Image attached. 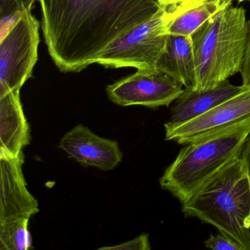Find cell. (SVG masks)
<instances>
[{
  "mask_svg": "<svg viewBox=\"0 0 250 250\" xmlns=\"http://www.w3.org/2000/svg\"><path fill=\"white\" fill-rule=\"evenodd\" d=\"M49 55L61 72L96 63L115 41L154 17L159 0H38Z\"/></svg>",
  "mask_w": 250,
  "mask_h": 250,
  "instance_id": "obj_1",
  "label": "cell"
},
{
  "mask_svg": "<svg viewBox=\"0 0 250 250\" xmlns=\"http://www.w3.org/2000/svg\"><path fill=\"white\" fill-rule=\"evenodd\" d=\"M182 211L250 250V178L241 156L205 181Z\"/></svg>",
  "mask_w": 250,
  "mask_h": 250,
  "instance_id": "obj_2",
  "label": "cell"
},
{
  "mask_svg": "<svg viewBox=\"0 0 250 250\" xmlns=\"http://www.w3.org/2000/svg\"><path fill=\"white\" fill-rule=\"evenodd\" d=\"M248 21L241 7L220 11L191 36L195 74L193 88H213L240 72L247 46Z\"/></svg>",
  "mask_w": 250,
  "mask_h": 250,
  "instance_id": "obj_3",
  "label": "cell"
},
{
  "mask_svg": "<svg viewBox=\"0 0 250 250\" xmlns=\"http://www.w3.org/2000/svg\"><path fill=\"white\" fill-rule=\"evenodd\" d=\"M250 119L210 138L186 145L160 178L162 188L184 203L212 175L239 157Z\"/></svg>",
  "mask_w": 250,
  "mask_h": 250,
  "instance_id": "obj_4",
  "label": "cell"
},
{
  "mask_svg": "<svg viewBox=\"0 0 250 250\" xmlns=\"http://www.w3.org/2000/svg\"><path fill=\"white\" fill-rule=\"evenodd\" d=\"M175 17L162 8L146 22L109 45L96 63L106 68H134L157 71L165 50L169 27Z\"/></svg>",
  "mask_w": 250,
  "mask_h": 250,
  "instance_id": "obj_5",
  "label": "cell"
},
{
  "mask_svg": "<svg viewBox=\"0 0 250 250\" xmlns=\"http://www.w3.org/2000/svg\"><path fill=\"white\" fill-rule=\"evenodd\" d=\"M40 21L31 10L21 13L0 42V96L21 90L38 61Z\"/></svg>",
  "mask_w": 250,
  "mask_h": 250,
  "instance_id": "obj_6",
  "label": "cell"
},
{
  "mask_svg": "<svg viewBox=\"0 0 250 250\" xmlns=\"http://www.w3.org/2000/svg\"><path fill=\"white\" fill-rule=\"evenodd\" d=\"M184 85L159 71L137 70L106 87L109 100L119 106H143L156 109L173 103Z\"/></svg>",
  "mask_w": 250,
  "mask_h": 250,
  "instance_id": "obj_7",
  "label": "cell"
},
{
  "mask_svg": "<svg viewBox=\"0 0 250 250\" xmlns=\"http://www.w3.org/2000/svg\"><path fill=\"white\" fill-rule=\"evenodd\" d=\"M250 119V85L206 113L165 131V140L188 145L210 138Z\"/></svg>",
  "mask_w": 250,
  "mask_h": 250,
  "instance_id": "obj_8",
  "label": "cell"
},
{
  "mask_svg": "<svg viewBox=\"0 0 250 250\" xmlns=\"http://www.w3.org/2000/svg\"><path fill=\"white\" fill-rule=\"evenodd\" d=\"M59 147L83 166L102 170H112L122 162L123 153L116 141L99 137L81 124L62 137Z\"/></svg>",
  "mask_w": 250,
  "mask_h": 250,
  "instance_id": "obj_9",
  "label": "cell"
},
{
  "mask_svg": "<svg viewBox=\"0 0 250 250\" xmlns=\"http://www.w3.org/2000/svg\"><path fill=\"white\" fill-rule=\"evenodd\" d=\"M24 162L23 152L17 157L0 158V221L39 213V203L27 188Z\"/></svg>",
  "mask_w": 250,
  "mask_h": 250,
  "instance_id": "obj_10",
  "label": "cell"
},
{
  "mask_svg": "<svg viewBox=\"0 0 250 250\" xmlns=\"http://www.w3.org/2000/svg\"><path fill=\"white\" fill-rule=\"evenodd\" d=\"M247 87L248 86L244 84L234 85L229 83V80L208 90H195L192 85L186 86L181 96L173 102L170 118L165 124V131L173 129L206 113Z\"/></svg>",
  "mask_w": 250,
  "mask_h": 250,
  "instance_id": "obj_11",
  "label": "cell"
},
{
  "mask_svg": "<svg viewBox=\"0 0 250 250\" xmlns=\"http://www.w3.org/2000/svg\"><path fill=\"white\" fill-rule=\"evenodd\" d=\"M30 126L20 100V90L0 96V158H15L30 143Z\"/></svg>",
  "mask_w": 250,
  "mask_h": 250,
  "instance_id": "obj_12",
  "label": "cell"
},
{
  "mask_svg": "<svg viewBox=\"0 0 250 250\" xmlns=\"http://www.w3.org/2000/svg\"><path fill=\"white\" fill-rule=\"evenodd\" d=\"M157 70L179 82L184 87L192 85L195 74L192 38L169 35Z\"/></svg>",
  "mask_w": 250,
  "mask_h": 250,
  "instance_id": "obj_13",
  "label": "cell"
},
{
  "mask_svg": "<svg viewBox=\"0 0 250 250\" xmlns=\"http://www.w3.org/2000/svg\"><path fill=\"white\" fill-rule=\"evenodd\" d=\"M234 0H206L178 15L171 24L168 33L191 37L196 31L216 14L232 6Z\"/></svg>",
  "mask_w": 250,
  "mask_h": 250,
  "instance_id": "obj_14",
  "label": "cell"
},
{
  "mask_svg": "<svg viewBox=\"0 0 250 250\" xmlns=\"http://www.w3.org/2000/svg\"><path fill=\"white\" fill-rule=\"evenodd\" d=\"M30 218H8L0 221V250H27L31 248L32 237L28 230Z\"/></svg>",
  "mask_w": 250,
  "mask_h": 250,
  "instance_id": "obj_15",
  "label": "cell"
},
{
  "mask_svg": "<svg viewBox=\"0 0 250 250\" xmlns=\"http://www.w3.org/2000/svg\"><path fill=\"white\" fill-rule=\"evenodd\" d=\"M37 0H0L1 20L19 17L25 10H31Z\"/></svg>",
  "mask_w": 250,
  "mask_h": 250,
  "instance_id": "obj_16",
  "label": "cell"
},
{
  "mask_svg": "<svg viewBox=\"0 0 250 250\" xmlns=\"http://www.w3.org/2000/svg\"><path fill=\"white\" fill-rule=\"evenodd\" d=\"M204 1L206 0H160L159 3L163 9L173 14L176 18L180 14H183L187 10L196 6ZM238 1L239 2H244V1L250 2V0H238Z\"/></svg>",
  "mask_w": 250,
  "mask_h": 250,
  "instance_id": "obj_17",
  "label": "cell"
},
{
  "mask_svg": "<svg viewBox=\"0 0 250 250\" xmlns=\"http://www.w3.org/2000/svg\"><path fill=\"white\" fill-rule=\"evenodd\" d=\"M205 246L213 250H244L235 241L222 234L210 235L205 241Z\"/></svg>",
  "mask_w": 250,
  "mask_h": 250,
  "instance_id": "obj_18",
  "label": "cell"
},
{
  "mask_svg": "<svg viewBox=\"0 0 250 250\" xmlns=\"http://www.w3.org/2000/svg\"><path fill=\"white\" fill-rule=\"evenodd\" d=\"M148 237V234L143 233L128 242L124 243L118 246H114V247H102L99 250H150L151 247L149 242Z\"/></svg>",
  "mask_w": 250,
  "mask_h": 250,
  "instance_id": "obj_19",
  "label": "cell"
},
{
  "mask_svg": "<svg viewBox=\"0 0 250 250\" xmlns=\"http://www.w3.org/2000/svg\"><path fill=\"white\" fill-rule=\"evenodd\" d=\"M242 84L250 85V20L248 21V35H247V46L245 54L243 60L241 71Z\"/></svg>",
  "mask_w": 250,
  "mask_h": 250,
  "instance_id": "obj_20",
  "label": "cell"
},
{
  "mask_svg": "<svg viewBox=\"0 0 250 250\" xmlns=\"http://www.w3.org/2000/svg\"><path fill=\"white\" fill-rule=\"evenodd\" d=\"M241 157L245 162L247 165V169H248L249 175L250 178V135L249 136L244 148H243L242 153H241Z\"/></svg>",
  "mask_w": 250,
  "mask_h": 250,
  "instance_id": "obj_21",
  "label": "cell"
},
{
  "mask_svg": "<svg viewBox=\"0 0 250 250\" xmlns=\"http://www.w3.org/2000/svg\"><path fill=\"white\" fill-rule=\"evenodd\" d=\"M159 1H160V0H159Z\"/></svg>",
  "mask_w": 250,
  "mask_h": 250,
  "instance_id": "obj_22",
  "label": "cell"
}]
</instances>
